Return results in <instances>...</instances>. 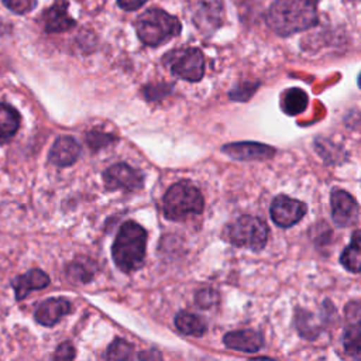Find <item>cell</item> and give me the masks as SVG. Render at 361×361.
Returning a JSON list of instances; mask_svg holds the SVG:
<instances>
[{
	"instance_id": "cell-1",
	"label": "cell",
	"mask_w": 361,
	"mask_h": 361,
	"mask_svg": "<svg viewBox=\"0 0 361 361\" xmlns=\"http://www.w3.org/2000/svg\"><path fill=\"white\" fill-rule=\"evenodd\" d=\"M320 0H274L265 21L279 37H289L305 31L317 23Z\"/></svg>"
},
{
	"instance_id": "cell-2",
	"label": "cell",
	"mask_w": 361,
	"mask_h": 361,
	"mask_svg": "<svg viewBox=\"0 0 361 361\" xmlns=\"http://www.w3.org/2000/svg\"><path fill=\"white\" fill-rule=\"evenodd\" d=\"M145 247L147 231L135 221H126L111 247L114 264L126 274L134 272L144 262Z\"/></svg>"
},
{
	"instance_id": "cell-3",
	"label": "cell",
	"mask_w": 361,
	"mask_h": 361,
	"mask_svg": "<svg viewBox=\"0 0 361 361\" xmlns=\"http://www.w3.org/2000/svg\"><path fill=\"white\" fill-rule=\"evenodd\" d=\"M135 31L142 44L158 47L180 32V23L164 10L149 8L137 18Z\"/></svg>"
},
{
	"instance_id": "cell-4",
	"label": "cell",
	"mask_w": 361,
	"mask_h": 361,
	"mask_svg": "<svg viewBox=\"0 0 361 361\" xmlns=\"http://www.w3.org/2000/svg\"><path fill=\"white\" fill-rule=\"evenodd\" d=\"M204 206L200 190L190 182L173 183L164 195L162 212L169 220H182L192 214L202 213Z\"/></svg>"
},
{
	"instance_id": "cell-5",
	"label": "cell",
	"mask_w": 361,
	"mask_h": 361,
	"mask_svg": "<svg viewBox=\"0 0 361 361\" xmlns=\"http://www.w3.org/2000/svg\"><path fill=\"white\" fill-rule=\"evenodd\" d=\"M268 226L255 216L244 214L228 224L226 230L227 240L235 247L250 248L252 251H261L268 243Z\"/></svg>"
},
{
	"instance_id": "cell-6",
	"label": "cell",
	"mask_w": 361,
	"mask_h": 361,
	"mask_svg": "<svg viewBox=\"0 0 361 361\" xmlns=\"http://www.w3.org/2000/svg\"><path fill=\"white\" fill-rule=\"evenodd\" d=\"M164 62L171 72L188 82H199L204 73V56L199 48H186L171 51Z\"/></svg>"
},
{
	"instance_id": "cell-7",
	"label": "cell",
	"mask_w": 361,
	"mask_h": 361,
	"mask_svg": "<svg viewBox=\"0 0 361 361\" xmlns=\"http://www.w3.org/2000/svg\"><path fill=\"white\" fill-rule=\"evenodd\" d=\"M306 212L307 206L303 202L289 197L286 195H278L276 197H274L269 207L272 221L282 228H289L293 224L299 223Z\"/></svg>"
},
{
	"instance_id": "cell-8",
	"label": "cell",
	"mask_w": 361,
	"mask_h": 361,
	"mask_svg": "<svg viewBox=\"0 0 361 361\" xmlns=\"http://www.w3.org/2000/svg\"><path fill=\"white\" fill-rule=\"evenodd\" d=\"M331 217L338 227H350L357 223L360 209L357 200L343 189H333L330 195Z\"/></svg>"
},
{
	"instance_id": "cell-9",
	"label": "cell",
	"mask_w": 361,
	"mask_h": 361,
	"mask_svg": "<svg viewBox=\"0 0 361 361\" xmlns=\"http://www.w3.org/2000/svg\"><path fill=\"white\" fill-rule=\"evenodd\" d=\"M103 180L109 189H121L127 192L138 190L142 186L144 176L140 171L127 164H116L103 173Z\"/></svg>"
},
{
	"instance_id": "cell-10",
	"label": "cell",
	"mask_w": 361,
	"mask_h": 361,
	"mask_svg": "<svg viewBox=\"0 0 361 361\" xmlns=\"http://www.w3.org/2000/svg\"><path fill=\"white\" fill-rule=\"evenodd\" d=\"M221 151L238 161H265L272 158L276 152L274 147L254 141L226 144L221 147Z\"/></svg>"
},
{
	"instance_id": "cell-11",
	"label": "cell",
	"mask_w": 361,
	"mask_h": 361,
	"mask_svg": "<svg viewBox=\"0 0 361 361\" xmlns=\"http://www.w3.org/2000/svg\"><path fill=\"white\" fill-rule=\"evenodd\" d=\"M224 17L223 0H196L193 21L200 30H216Z\"/></svg>"
},
{
	"instance_id": "cell-12",
	"label": "cell",
	"mask_w": 361,
	"mask_h": 361,
	"mask_svg": "<svg viewBox=\"0 0 361 361\" xmlns=\"http://www.w3.org/2000/svg\"><path fill=\"white\" fill-rule=\"evenodd\" d=\"M226 347L244 353H255L264 345V336L252 329L230 331L223 337Z\"/></svg>"
},
{
	"instance_id": "cell-13",
	"label": "cell",
	"mask_w": 361,
	"mask_h": 361,
	"mask_svg": "<svg viewBox=\"0 0 361 361\" xmlns=\"http://www.w3.org/2000/svg\"><path fill=\"white\" fill-rule=\"evenodd\" d=\"M69 300L63 298H52L41 302L35 309V320L42 326H54L59 319L71 312Z\"/></svg>"
},
{
	"instance_id": "cell-14",
	"label": "cell",
	"mask_w": 361,
	"mask_h": 361,
	"mask_svg": "<svg viewBox=\"0 0 361 361\" xmlns=\"http://www.w3.org/2000/svg\"><path fill=\"white\" fill-rule=\"evenodd\" d=\"M79 155L80 145L78 141L69 135H62L54 142L49 152V161L56 166H69L79 158Z\"/></svg>"
},
{
	"instance_id": "cell-15",
	"label": "cell",
	"mask_w": 361,
	"mask_h": 361,
	"mask_svg": "<svg viewBox=\"0 0 361 361\" xmlns=\"http://www.w3.org/2000/svg\"><path fill=\"white\" fill-rule=\"evenodd\" d=\"M44 25L49 32L66 31L75 25V20L68 13V1L56 0L45 13H44Z\"/></svg>"
},
{
	"instance_id": "cell-16",
	"label": "cell",
	"mask_w": 361,
	"mask_h": 361,
	"mask_svg": "<svg viewBox=\"0 0 361 361\" xmlns=\"http://www.w3.org/2000/svg\"><path fill=\"white\" fill-rule=\"evenodd\" d=\"M49 285V276L41 269H31L13 281V288L16 292V299H24L30 292L37 289H44Z\"/></svg>"
},
{
	"instance_id": "cell-17",
	"label": "cell",
	"mask_w": 361,
	"mask_h": 361,
	"mask_svg": "<svg viewBox=\"0 0 361 361\" xmlns=\"http://www.w3.org/2000/svg\"><path fill=\"white\" fill-rule=\"evenodd\" d=\"M340 264L350 272H361V230H355L351 234L350 244L340 255Z\"/></svg>"
},
{
	"instance_id": "cell-18",
	"label": "cell",
	"mask_w": 361,
	"mask_h": 361,
	"mask_svg": "<svg viewBox=\"0 0 361 361\" xmlns=\"http://www.w3.org/2000/svg\"><path fill=\"white\" fill-rule=\"evenodd\" d=\"M309 103L307 93L300 87H290L282 93L281 107L288 116L300 114Z\"/></svg>"
},
{
	"instance_id": "cell-19",
	"label": "cell",
	"mask_w": 361,
	"mask_h": 361,
	"mask_svg": "<svg viewBox=\"0 0 361 361\" xmlns=\"http://www.w3.org/2000/svg\"><path fill=\"white\" fill-rule=\"evenodd\" d=\"M20 127V114L8 104L0 103V144L10 141Z\"/></svg>"
},
{
	"instance_id": "cell-20",
	"label": "cell",
	"mask_w": 361,
	"mask_h": 361,
	"mask_svg": "<svg viewBox=\"0 0 361 361\" xmlns=\"http://www.w3.org/2000/svg\"><path fill=\"white\" fill-rule=\"evenodd\" d=\"M295 327L299 334L307 340H314L323 329L317 323V317L313 313L300 307H298L295 313Z\"/></svg>"
},
{
	"instance_id": "cell-21",
	"label": "cell",
	"mask_w": 361,
	"mask_h": 361,
	"mask_svg": "<svg viewBox=\"0 0 361 361\" xmlns=\"http://www.w3.org/2000/svg\"><path fill=\"white\" fill-rule=\"evenodd\" d=\"M176 329L188 336H203L206 333V322L190 312H179L175 317Z\"/></svg>"
},
{
	"instance_id": "cell-22",
	"label": "cell",
	"mask_w": 361,
	"mask_h": 361,
	"mask_svg": "<svg viewBox=\"0 0 361 361\" xmlns=\"http://www.w3.org/2000/svg\"><path fill=\"white\" fill-rule=\"evenodd\" d=\"M343 345L347 354L361 357V323L351 324L343 334Z\"/></svg>"
},
{
	"instance_id": "cell-23",
	"label": "cell",
	"mask_w": 361,
	"mask_h": 361,
	"mask_svg": "<svg viewBox=\"0 0 361 361\" xmlns=\"http://www.w3.org/2000/svg\"><path fill=\"white\" fill-rule=\"evenodd\" d=\"M107 361H133V345L123 338H116L109 345Z\"/></svg>"
},
{
	"instance_id": "cell-24",
	"label": "cell",
	"mask_w": 361,
	"mask_h": 361,
	"mask_svg": "<svg viewBox=\"0 0 361 361\" xmlns=\"http://www.w3.org/2000/svg\"><path fill=\"white\" fill-rule=\"evenodd\" d=\"M195 302L202 309L213 307L219 302V293H217V290H214L212 288H203L196 292Z\"/></svg>"
},
{
	"instance_id": "cell-25",
	"label": "cell",
	"mask_w": 361,
	"mask_h": 361,
	"mask_svg": "<svg viewBox=\"0 0 361 361\" xmlns=\"http://www.w3.org/2000/svg\"><path fill=\"white\" fill-rule=\"evenodd\" d=\"M68 275L72 281H80V282H87L92 275L93 271H90L89 268H86L85 262H72L68 267Z\"/></svg>"
},
{
	"instance_id": "cell-26",
	"label": "cell",
	"mask_w": 361,
	"mask_h": 361,
	"mask_svg": "<svg viewBox=\"0 0 361 361\" xmlns=\"http://www.w3.org/2000/svg\"><path fill=\"white\" fill-rule=\"evenodd\" d=\"M257 87H258V83H254V85L252 83H244V85H238L228 94H230V99L243 102V100H248L254 94Z\"/></svg>"
},
{
	"instance_id": "cell-27",
	"label": "cell",
	"mask_w": 361,
	"mask_h": 361,
	"mask_svg": "<svg viewBox=\"0 0 361 361\" xmlns=\"http://www.w3.org/2000/svg\"><path fill=\"white\" fill-rule=\"evenodd\" d=\"M344 316L351 323H361V299L350 300L344 307Z\"/></svg>"
},
{
	"instance_id": "cell-28",
	"label": "cell",
	"mask_w": 361,
	"mask_h": 361,
	"mask_svg": "<svg viewBox=\"0 0 361 361\" xmlns=\"http://www.w3.org/2000/svg\"><path fill=\"white\" fill-rule=\"evenodd\" d=\"M3 3L14 13L25 14L37 6V0H3Z\"/></svg>"
},
{
	"instance_id": "cell-29",
	"label": "cell",
	"mask_w": 361,
	"mask_h": 361,
	"mask_svg": "<svg viewBox=\"0 0 361 361\" xmlns=\"http://www.w3.org/2000/svg\"><path fill=\"white\" fill-rule=\"evenodd\" d=\"M75 347L69 341H63L58 345L54 354V361H73Z\"/></svg>"
},
{
	"instance_id": "cell-30",
	"label": "cell",
	"mask_w": 361,
	"mask_h": 361,
	"mask_svg": "<svg viewBox=\"0 0 361 361\" xmlns=\"http://www.w3.org/2000/svg\"><path fill=\"white\" fill-rule=\"evenodd\" d=\"M113 137L109 135V134H103V133H99V131H93V133H89L87 134V144L93 148V149H99L100 147L111 142Z\"/></svg>"
},
{
	"instance_id": "cell-31",
	"label": "cell",
	"mask_w": 361,
	"mask_h": 361,
	"mask_svg": "<svg viewBox=\"0 0 361 361\" xmlns=\"http://www.w3.org/2000/svg\"><path fill=\"white\" fill-rule=\"evenodd\" d=\"M147 1L148 0H117L118 6L126 11H134L141 6H144Z\"/></svg>"
},
{
	"instance_id": "cell-32",
	"label": "cell",
	"mask_w": 361,
	"mask_h": 361,
	"mask_svg": "<svg viewBox=\"0 0 361 361\" xmlns=\"http://www.w3.org/2000/svg\"><path fill=\"white\" fill-rule=\"evenodd\" d=\"M250 361H276L274 358H269V357H259V358H252Z\"/></svg>"
},
{
	"instance_id": "cell-33",
	"label": "cell",
	"mask_w": 361,
	"mask_h": 361,
	"mask_svg": "<svg viewBox=\"0 0 361 361\" xmlns=\"http://www.w3.org/2000/svg\"><path fill=\"white\" fill-rule=\"evenodd\" d=\"M358 86H360V89H361V73H360V76H358Z\"/></svg>"
}]
</instances>
